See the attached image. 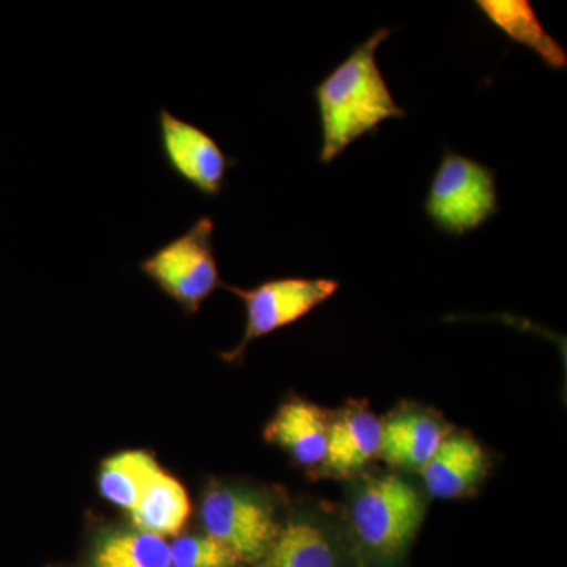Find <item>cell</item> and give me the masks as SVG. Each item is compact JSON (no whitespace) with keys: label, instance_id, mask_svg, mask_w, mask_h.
<instances>
[{"label":"cell","instance_id":"2e32d148","mask_svg":"<svg viewBox=\"0 0 567 567\" xmlns=\"http://www.w3.org/2000/svg\"><path fill=\"white\" fill-rule=\"evenodd\" d=\"M162 466L145 451H125L103 462L100 492L112 505L132 511Z\"/></svg>","mask_w":567,"mask_h":567},{"label":"cell","instance_id":"ba28073f","mask_svg":"<svg viewBox=\"0 0 567 567\" xmlns=\"http://www.w3.org/2000/svg\"><path fill=\"white\" fill-rule=\"evenodd\" d=\"M382 423L361 404L346 406L328 429L323 465L331 475L349 476L380 453Z\"/></svg>","mask_w":567,"mask_h":567},{"label":"cell","instance_id":"8992f818","mask_svg":"<svg viewBox=\"0 0 567 567\" xmlns=\"http://www.w3.org/2000/svg\"><path fill=\"white\" fill-rule=\"evenodd\" d=\"M159 152L167 171L199 196H221L234 158L196 123L183 121L162 107L158 112Z\"/></svg>","mask_w":567,"mask_h":567},{"label":"cell","instance_id":"30bf717a","mask_svg":"<svg viewBox=\"0 0 567 567\" xmlns=\"http://www.w3.org/2000/svg\"><path fill=\"white\" fill-rule=\"evenodd\" d=\"M487 457L483 447L466 435L443 439L434 456L421 468L425 491L434 498L464 496L486 475Z\"/></svg>","mask_w":567,"mask_h":567},{"label":"cell","instance_id":"4fadbf2b","mask_svg":"<svg viewBox=\"0 0 567 567\" xmlns=\"http://www.w3.org/2000/svg\"><path fill=\"white\" fill-rule=\"evenodd\" d=\"M192 514V503L181 481L158 470L140 502L130 511L134 528L151 535L166 537L182 532Z\"/></svg>","mask_w":567,"mask_h":567},{"label":"cell","instance_id":"6da1fadb","mask_svg":"<svg viewBox=\"0 0 567 567\" xmlns=\"http://www.w3.org/2000/svg\"><path fill=\"white\" fill-rule=\"evenodd\" d=\"M391 35L379 29L319 85L315 95L322 126L320 163L331 164L354 141L374 133L390 118H404L377 62V50Z\"/></svg>","mask_w":567,"mask_h":567},{"label":"cell","instance_id":"3957f363","mask_svg":"<svg viewBox=\"0 0 567 567\" xmlns=\"http://www.w3.org/2000/svg\"><path fill=\"white\" fill-rule=\"evenodd\" d=\"M424 212L450 237L480 229L499 212L494 171L446 148L429 186Z\"/></svg>","mask_w":567,"mask_h":567},{"label":"cell","instance_id":"52a82bcc","mask_svg":"<svg viewBox=\"0 0 567 567\" xmlns=\"http://www.w3.org/2000/svg\"><path fill=\"white\" fill-rule=\"evenodd\" d=\"M200 517L207 535L229 548L240 563L262 561L279 532L271 507L241 488H210L204 495Z\"/></svg>","mask_w":567,"mask_h":567},{"label":"cell","instance_id":"9a60e30c","mask_svg":"<svg viewBox=\"0 0 567 567\" xmlns=\"http://www.w3.org/2000/svg\"><path fill=\"white\" fill-rule=\"evenodd\" d=\"M260 567H336V558L322 529L290 522L276 535Z\"/></svg>","mask_w":567,"mask_h":567},{"label":"cell","instance_id":"9c48e42d","mask_svg":"<svg viewBox=\"0 0 567 567\" xmlns=\"http://www.w3.org/2000/svg\"><path fill=\"white\" fill-rule=\"evenodd\" d=\"M328 429L330 421L320 406L290 399L265 427V440L286 450L298 464L319 465L327 454Z\"/></svg>","mask_w":567,"mask_h":567},{"label":"cell","instance_id":"7a4b0ae2","mask_svg":"<svg viewBox=\"0 0 567 567\" xmlns=\"http://www.w3.org/2000/svg\"><path fill=\"white\" fill-rule=\"evenodd\" d=\"M215 223L203 215L185 233L144 257L137 268L186 316H196L223 286L215 252Z\"/></svg>","mask_w":567,"mask_h":567},{"label":"cell","instance_id":"e0dca14e","mask_svg":"<svg viewBox=\"0 0 567 567\" xmlns=\"http://www.w3.org/2000/svg\"><path fill=\"white\" fill-rule=\"evenodd\" d=\"M171 567H240L224 544L212 536H183L169 546Z\"/></svg>","mask_w":567,"mask_h":567},{"label":"cell","instance_id":"277c9868","mask_svg":"<svg viewBox=\"0 0 567 567\" xmlns=\"http://www.w3.org/2000/svg\"><path fill=\"white\" fill-rule=\"evenodd\" d=\"M424 511L423 498L402 477H372L354 494V533L375 557L395 559L404 554L415 537Z\"/></svg>","mask_w":567,"mask_h":567},{"label":"cell","instance_id":"8fae6325","mask_svg":"<svg viewBox=\"0 0 567 567\" xmlns=\"http://www.w3.org/2000/svg\"><path fill=\"white\" fill-rule=\"evenodd\" d=\"M443 427L424 412L395 413L382 424L380 456L401 468L421 470L443 442Z\"/></svg>","mask_w":567,"mask_h":567},{"label":"cell","instance_id":"5b68a950","mask_svg":"<svg viewBox=\"0 0 567 567\" xmlns=\"http://www.w3.org/2000/svg\"><path fill=\"white\" fill-rule=\"evenodd\" d=\"M223 287L245 306L244 339L234 350L221 354L224 361L234 363L244 357L251 342L297 323L333 297L339 282L327 278H275L251 289L229 284H223Z\"/></svg>","mask_w":567,"mask_h":567},{"label":"cell","instance_id":"7c38bea8","mask_svg":"<svg viewBox=\"0 0 567 567\" xmlns=\"http://www.w3.org/2000/svg\"><path fill=\"white\" fill-rule=\"evenodd\" d=\"M476 7L507 39L536 52L548 69L566 70L565 48L544 29L527 0H477Z\"/></svg>","mask_w":567,"mask_h":567},{"label":"cell","instance_id":"5bb4252c","mask_svg":"<svg viewBox=\"0 0 567 567\" xmlns=\"http://www.w3.org/2000/svg\"><path fill=\"white\" fill-rule=\"evenodd\" d=\"M92 567H171L169 544L141 529L104 533L92 554Z\"/></svg>","mask_w":567,"mask_h":567}]
</instances>
